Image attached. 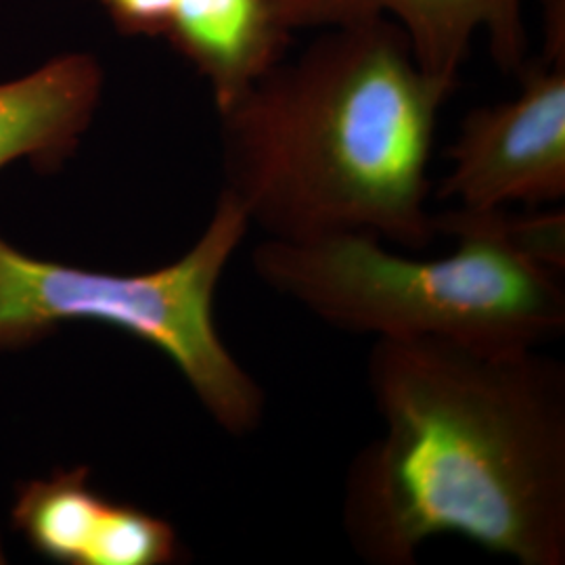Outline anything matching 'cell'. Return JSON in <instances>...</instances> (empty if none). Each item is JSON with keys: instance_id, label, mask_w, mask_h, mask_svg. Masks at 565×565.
Returning a JSON list of instances; mask_svg holds the SVG:
<instances>
[{"instance_id": "8fae6325", "label": "cell", "mask_w": 565, "mask_h": 565, "mask_svg": "<svg viewBox=\"0 0 565 565\" xmlns=\"http://www.w3.org/2000/svg\"><path fill=\"white\" fill-rule=\"evenodd\" d=\"M121 28L139 34H168L177 0H103Z\"/></svg>"}, {"instance_id": "9c48e42d", "label": "cell", "mask_w": 565, "mask_h": 565, "mask_svg": "<svg viewBox=\"0 0 565 565\" xmlns=\"http://www.w3.org/2000/svg\"><path fill=\"white\" fill-rule=\"evenodd\" d=\"M102 88V65L82 53L0 84V168L15 160H65L93 120Z\"/></svg>"}, {"instance_id": "ba28073f", "label": "cell", "mask_w": 565, "mask_h": 565, "mask_svg": "<svg viewBox=\"0 0 565 565\" xmlns=\"http://www.w3.org/2000/svg\"><path fill=\"white\" fill-rule=\"evenodd\" d=\"M168 34L223 111L287 57L294 30L273 0H177Z\"/></svg>"}, {"instance_id": "277c9868", "label": "cell", "mask_w": 565, "mask_h": 565, "mask_svg": "<svg viewBox=\"0 0 565 565\" xmlns=\"http://www.w3.org/2000/svg\"><path fill=\"white\" fill-rule=\"evenodd\" d=\"M249 228L223 189L193 247L177 263L137 275L46 263L0 237V350L39 342L61 323L111 324L177 364L221 429L249 436L263 424L264 390L214 321L216 289Z\"/></svg>"}, {"instance_id": "7c38bea8", "label": "cell", "mask_w": 565, "mask_h": 565, "mask_svg": "<svg viewBox=\"0 0 565 565\" xmlns=\"http://www.w3.org/2000/svg\"><path fill=\"white\" fill-rule=\"evenodd\" d=\"M545 53L543 60L565 63V0H543Z\"/></svg>"}, {"instance_id": "7a4b0ae2", "label": "cell", "mask_w": 565, "mask_h": 565, "mask_svg": "<svg viewBox=\"0 0 565 565\" xmlns=\"http://www.w3.org/2000/svg\"><path fill=\"white\" fill-rule=\"evenodd\" d=\"M221 114L224 191L266 239L364 233L408 252L438 235L427 177L455 86L394 21L323 28Z\"/></svg>"}, {"instance_id": "4fadbf2b", "label": "cell", "mask_w": 565, "mask_h": 565, "mask_svg": "<svg viewBox=\"0 0 565 565\" xmlns=\"http://www.w3.org/2000/svg\"><path fill=\"white\" fill-rule=\"evenodd\" d=\"M281 11L282 20L291 30H302L310 25L315 0H273Z\"/></svg>"}, {"instance_id": "3957f363", "label": "cell", "mask_w": 565, "mask_h": 565, "mask_svg": "<svg viewBox=\"0 0 565 565\" xmlns=\"http://www.w3.org/2000/svg\"><path fill=\"white\" fill-rule=\"evenodd\" d=\"M459 245L443 258L390 252L364 233L264 239L249 263L260 281L323 323L375 340H446L524 350L562 338L565 287L507 242L499 210L434 214Z\"/></svg>"}, {"instance_id": "6da1fadb", "label": "cell", "mask_w": 565, "mask_h": 565, "mask_svg": "<svg viewBox=\"0 0 565 565\" xmlns=\"http://www.w3.org/2000/svg\"><path fill=\"white\" fill-rule=\"evenodd\" d=\"M382 434L343 480L345 539L366 564L413 565L457 534L522 565L565 564V364L541 348L375 340Z\"/></svg>"}, {"instance_id": "30bf717a", "label": "cell", "mask_w": 565, "mask_h": 565, "mask_svg": "<svg viewBox=\"0 0 565 565\" xmlns=\"http://www.w3.org/2000/svg\"><path fill=\"white\" fill-rule=\"evenodd\" d=\"M499 223L507 242L534 263L543 264L555 273L565 270V214L564 210L541 214H507L499 210Z\"/></svg>"}, {"instance_id": "8992f818", "label": "cell", "mask_w": 565, "mask_h": 565, "mask_svg": "<svg viewBox=\"0 0 565 565\" xmlns=\"http://www.w3.org/2000/svg\"><path fill=\"white\" fill-rule=\"evenodd\" d=\"M13 524L39 553L61 564L166 565L181 555L172 525L97 494L86 467L23 486Z\"/></svg>"}, {"instance_id": "52a82bcc", "label": "cell", "mask_w": 565, "mask_h": 565, "mask_svg": "<svg viewBox=\"0 0 565 565\" xmlns=\"http://www.w3.org/2000/svg\"><path fill=\"white\" fill-rule=\"evenodd\" d=\"M377 18L403 30L425 74L455 88L478 32L488 36L492 57L503 72L524 70V0H315L310 28Z\"/></svg>"}, {"instance_id": "5bb4252c", "label": "cell", "mask_w": 565, "mask_h": 565, "mask_svg": "<svg viewBox=\"0 0 565 565\" xmlns=\"http://www.w3.org/2000/svg\"><path fill=\"white\" fill-rule=\"evenodd\" d=\"M7 559H4V551H2V541H0V564H4Z\"/></svg>"}, {"instance_id": "5b68a950", "label": "cell", "mask_w": 565, "mask_h": 565, "mask_svg": "<svg viewBox=\"0 0 565 565\" xmlns=\"http://www.w3.org/2000/svg\"><path fill=\"white\" fill-rule=\"evenodd\" d=\"M515 99L471 109L446 151L438 189L467 212L509 203L562 202L565 195V63L541 60L520 72Z\"/></svg>"}]
</instances>
